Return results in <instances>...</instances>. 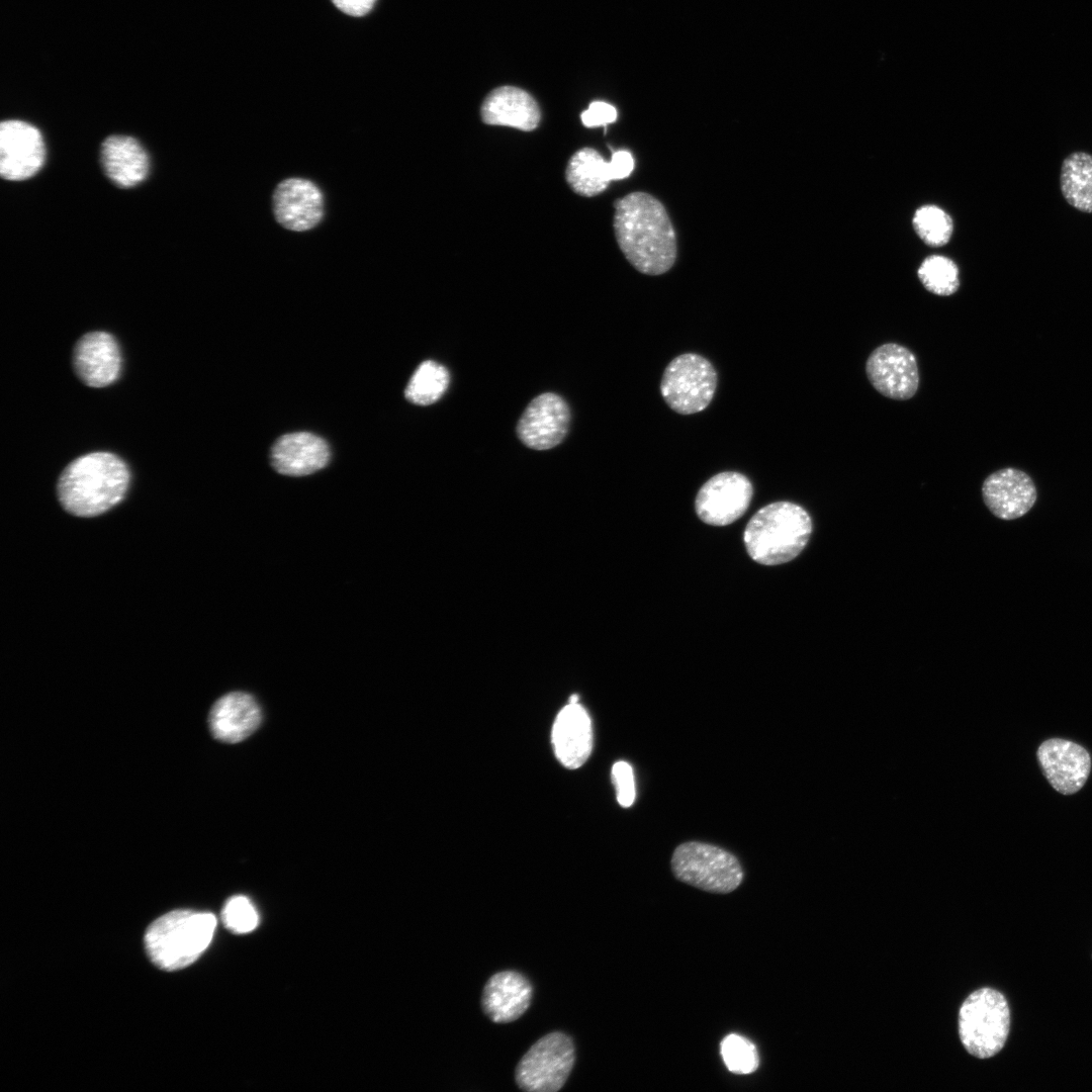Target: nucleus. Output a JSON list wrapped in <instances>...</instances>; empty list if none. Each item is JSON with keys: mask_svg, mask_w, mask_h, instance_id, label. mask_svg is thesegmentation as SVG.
<instances>
[{"mask_svg": "<svg viewBox=\"0 0 1092 1092\" xmlns=\"http://www.w3.org/2000/svg\"><path fill=\"white\" fill-rule=\"evenodd\" d=\"M614 230L629 263L646 275L667 272L676 259L675 233L662 203L646 192H633L614 202Z\"/></svg>", "mask_w": 1092, "mask_h": 1092, "instance_id": "f257e3e1", "label": "nucleus"}, {"mask_svg": "<svg viewBox=\"0 0 1092 1092\" xmlns=\"http://www.w3.org/2000/svg\"><path fill=\"white\" fill-rule=\"evenodd\" d=\"M129 480V469L120 457L110 452H92L66 466L58 480V497L71 515L94 517L124 497Z\"/></svg>", "mask_w": 1092, "mask_h": 1092, "instance_id": "f03ea898", "label": "nucleus"}, {"mask_svg": "<svg viewBox=\"0 0 1092 1092\" xmlns=\"http://www.w3.org/2000/svg\"><path fill=\"white\" fill-rule=\"evenodd\" d=\"M812 521L801 506L775 502L758 510L743 534L749 556L763 565H778L796 558L806 547Z\"/></svg>", "mask_w": 1092, "mask_h": 1092, "instance_id": "7ed1b4c3", "label": "nucleus"}, {"mask_svg": "<svg viewBox=\"0 0 1092 1092\" xmlns=\"http://www.w3.org/2000/svg\"><path fill=\"white\" fill-rule=\"evenodd\" d=\"M216 927L212 913L175 910L155 920L147 929L145 945L160 969L175 971L194 963L209 945Z\"/></svg>", "mask_w": 1092, "mask_h": 1092, "instance_id": "20e7f679", "label": "nucleus"}, {"mask_svg": "<svg viewBox=\"0 0 1092 1092\" xmlns=\"http://www.w3.org/2000/svg\"><path fill=\"white\" fill-rule=\"evenodd\" d=\"M1010 1029V1011L1005 997L991 988L972 993L959 1012V1034L967 1052L979 1059L998 1054Z\"/></svg>", "mask_w": 1092, "mask_h": 1092, "instance_id": "39448f33", "label": "nucleus"}, {"mask_svg": "<svg viewBox=\"0 0 1092 1092\" xmlns=\"http://www.w3.org/2000/svg\"><path fill=\"white\" fill-rule=\"evenodd\" d=\"M671 870L680 882L715 894L736 890L743 880L742 867L735 855L709 843L688 841L671 856Z\"/></svg>", "mask_w": 1092, "mask_h": 1092, "instance_id": "423d86ee", "label": "nucleus"}, {"mask_svg": "<svg viewBox=\"0 0 1092 1092\" xmlns=\"http://www.w3.org/2000/svg\"><path fill=\"white\" fill-rule=\"evenodd\" d=\"M718 383L713 364L704 356L685 353L665 367L660 393L666 404L679 415L704 411L712 401Z\"/></svg>", "mask_w": 1092, "mask_h": 1092, "instance_id": "0eeeda50", "label": "nucleus"}, {"mask_svg": "<svg viewBox=\"0 0 1092 1092\" xmlns=\"http://www.w3.org/2000/svg\"><path fill=\"white\" fill-rule=\"evenodd\" d=\"M575 1062L572 1038L553 1031L538 1039L517 1065L518 1086L528 1092H555L565 1084Z\"/></svg>", "mask_w": 1092, "mask_h": 1092, "instance_id": "6e6552de", "label": "nucleus"}, {"mask_svg": "<svg viewBox=\"0 0 1092 1092\" xmlns=\"http://www.w3.org/2000/svg\"><path fill=\"white\" fill-rule=\"evenodd\" d=\"M752 495V483L744 474L720 472L699 489L695 500L696 512L706 524L726 526L746 512Z\"/></svg>", "mask_w": 1092, "mask_h": 1092, "instance_id": "1a4fd4ad", "label": "nucleus"}, {"mask_svg": "<svg viewBox=\"0 0 1092 1092\" xmlns=\"http://www.w3.org/2000/svg\"><path fill=\"white\" fill-rule=\"evenodd\" d=\"M866 372L873 387L896 400L914 396L919 386V371L914 354L896 343H886L870 354Z\"/></svg>", "mask_w": 1092, "mask_h": 1092, "instance_id": "9d476101", "label": "nucleus"}, {"mask_svg": "<svg viewBox=\"0 0 1092 1092\" xmlns=\"http://www.w3.org/2000/svg\"><path fill=\"white\" fill-rule=\"evenodd\" d=\"M46 160L40 131L21 120H4L0 125V174L10 181L35 175Z\"/></svg>", "mask_w": 1092, "mask_h": 1092, "instance_id": "9b49d317", "label": "nucleus"}, {"mask_svg": "<svg viewBox=\"0 0 1092 1092\" xmlns=\"http://www.w3.org/2000/svg\"><path fill=\"white\" fill-rule=\"evenodd\" d=\"M570 421L565 400L552 392L536 396L526 407L517 426L519 439L527 447L548 450L562 442Z\"/></svg>", "mask_w": 1092, "mask_h": 1092, "instance_id": "f8f14e48", "label": "nucleus"}, {"mask_svg": "<svg viewBox=\"0 0 1092 1092\" xmlns=\"http://www.w3.org/2000/svg\"><path fill=\"white\" fill-rule=\"evenodd\" d=\"M986 507L1001 520H1015L1027 514L1037 498L1036 486L1025 471L1015 467L998 469L982 484Z\"/></svg>", "mask_w": 1092, "mask_h": 1092, "instance_id": "ddd939ff", "label": "nucleus"}, {"mask_svg": "<svg viewBox=\"0 0 1092 1092\" xmlns=\"http://www.w3.org/2000/svg\"><path fill=\"white\" fill-rule=\"evenodd\" d=\"M73 365L80 380L90 387H105L119 377L121 354L112 335L103 331L82 336L75 345Z\"/></svg>", "mask_w": 1092, "mask_h": 1092, "instance_id": "4468645a", "label": "nucleus"}, {"mask_svg": "<svg viewBox=\"0 0 1092 1092\" xmlns=\"http://www.w3.org/2000/svg\"><path fill=\"white\" fill-rule=\"evenodd\" d=\"M272 206L276 220L294 232L312 229L324 213L320 189L301 178H289L279 183L273 194Z\"/></svg>", "mask_w": 1092, "mask_h": 1092, "instance_id": "2eb2a0df", "label": "nucleus"}, {"mask_svg": "<svg viewBox=\"0 0 1092 1092\" xmlns=\"http://www.w3.org/2000/svg\"><path fill=\"white\" fill-rule=\"evenodd\" d=\"M1037 757L1043 774L1060 793L1069 795L1085 784L1091 767L1090 755L1082 746L1059 738L1040 744Z\"/></svg>", "mask_w": 1092, "mask_h": 1092, "instance_id": "dca6fc26", "label": "nucleus"}, {"mask_svg": "<svg viewBox=\"0 0 1092 1092\" xmlns=\"http://www.w3.org/2000/svg\"><path fill=\"white\" fill-rule=\"evenodd\" d=\"M533 996L530 981L517 971H502L492 975L484 985L481 1007L495 1023H509L520 1018L529 1008Z\"/></svg>", "mask_w": 1092, "mask_h": 1092, "instance_id": "f3484780", "label": "nucleus"}, {"mask_svg": "<svg viewBox=\"0 0 1092 1092\" xmlns=\"http://www.w3.org/2000/svg\"><path fill=\"white\" fill-rule=\"evenodd\" d=\"M329 461L328 443L308 432L283 435L271 449V464L277 472L284 475H308L324 468Z\"/></svg>", "mask_w": 1092, "mask_h": 1092, "instance_id": "a211bd4d", "label": "nucleus"}, {"mask_svg": "<svg viewBox=\"0 0 1092 1092\" xmlns=\"http://www.w3.org/2000/svg\"><path fill=\"white\" fill-rule=\"evenodd\" d=\"M552 744L559 762L567 768L581 766L593 748L592 720L577 703H569L556 716Z\"/></svg>", "mask_w": 1092, "mask_h": 1092, "instance_id": "6ab92c4d", "label": "nucleus"}, {"mask_svg": "<svg viewBox=\"0 0 1092 1092\" xmlns=\"http://www.w3.org/2000/svg\"><path fill=\"white\" fill-rule=\"evenodd\" d=\"M261 719L260 707L251 695L233 692L213 704L209 713V727L217 740L237 743L250 736Z\"/></svg>", "mask_w": 1092, "mask_h": 1092, "instance_id": "aec40b11", "label": "nucleus"}, {"mask_svg": "<svg viewBox=\"0 0 1092 1092\" xmlns=\"http://www.w3.org/2000/svg\"><path fill=\"white\" fill-rule=\"evenodd\" d=\"M480 114L486 124L526 131L535 129L541 119L540 108L534 97L515 86H500L491 90L481 104Z\"/></svg>", "mask_w": 1092, "mask_h": 1092, "instance_id": "412c9836", "label": "nucleus"}, {"mask_svg": "<svg viewBox=\"0 0 1092 1092\" xmlns=\"http://www.w3.org/2000/svg\"><path fill=\"white\" fill-rule=\"evenodd\" d=\"M101 163L107 177L119 187H132L144 181L149 172L147 152L133 138L114 134L101 146Z\"/></svg>", "mask_w": 1092, "mask_h": 1092, "instance_id": "4be33fe9", "label": "nucleus"}, {"mask_svg": "<svg viewBox=\"0 0 1092 1092\" xmlns=\"http://www.w3.org/2000/svg\"><path fill=\"white\" fill-rule=\"evenodd\" d=\"M1060 188L1064 199L1072 207L1092 213V155L1074 152L1061 166Z\"/></svg>", "mask_w": 1092, "mask_h": 1092, "instance_id": "5701e85b", "label": "nucleus"}, {"mask_svg": "<svg viewBox=\"0 0 1092 1092\" xmlns=\"http://www.w3.org/2000/svg\"><path fill=\"white\" fill-rule=\"evenodd\" d=\"M566 180L577 194L594 196L606 190L613 179L609 162L595 149L583 148L570 158Z\"/></svg>", "mask_w": 1092, "mask_h": 1092, "instance_id": "b1692460", "label": "nucleus"}, {"mask_svg": "<svg viewBox=\"0 0 1092 1092\" xmlns=\"http://www.w3.org/2000/svg\"><path fill=\"white\" fill-rule=\"evenodd\" d=\"M450 382L448 369L442 364L427 360L422 362L411 377L405 398L418 405H429L439 400Z\"/></svg>", "mask_w": 1092, "mask_h": 1092, "instance_id": "393cba45", "label": "nucleus"}, {"mask_svg": "<svg viewBox=\"0 0 1092 1092\" xmlns=\"http://www.w3.org/2000/svg\"><path fill=\"white\" fill-rule=\"evenodd\" d=\"M917 276L926 290L939 296H949L960 287L959 268L944 256L927 257L918 268Z\"/></svg>", "mask_w": 1092, "mask_h": 1092, "instance_id": "a878e982", "label": "nucleus"}, {"mask_svg": "<svg viewBox=\"0 0 1092 1092\" xmlns=\"http://www.w3.org/2000/svg\"><path fill=\"white\" fill-rule=\"evenodd\" d=\"M913 228L918 237L928 246L945 245L953 231L951 217L936 205H923L913 216Z\"/></svg>", "mask_w": 1092, "mask_h": 1092, "instance_id": "bb28decb", "label": "nucleus"}, {"mask_svg": "<svg viewBox=\"0 0 1092 1092\" xmlns=\"http://www.w3.org/2000/svg\"><path fill=\"white\" fill-rule=\"evenodd\" d=\"M722 1059L727 1069L737 1075L751 1074L759 1066V1056L755 1045L739 1034H729L720 1045Z\"/></svg>", "mask_w": 1092, "mask_h": 1092, "instance_id": "cd10ccee", "label": "nucleus"}, {"mask_svg": "<svg viewBox=\"0 0 1092 1092\" xmlns=\"http://www.w3.org/2000/svg\"><path fill=\"white\" fill-rule=\"evenodd\" d=\"M224 926L235 933H247L254 930L259 921L258 912L245 896L230 898L221 912Z\"/></svg>", "mask_w": 1092, "mask_h": 1092, "instance_id": "c85d7f7f", "label": "nucleus"}, {"mask_svg": "<svg viewBox=\"0 0 1092 1092\" xmlns=\"http://www.w3.org/2000/svg\"><path fill=\"white\" fill-rule=\"evenodd\" d=\"M612 781L618 803L624 808L632 806L636 797L632 766L624 760L615 762L612 768Z\"/></svg>", "mask_w": 1092, "mask_h": 1092, "instance_id": "c756f323", "label": "nucleus"}, {"mask_svg": "<svg viewBox=\"0 0 1092 1092\" xmlns=\"http://www.w3.org/2000/svg\"><path fill=\"white\" fill-rule=\"evenodd\" d=\"M581 121L586 127H595L612 123L617 118V109L604 101H594L581 115Z\"/></svg>", "mask_w": 1092, "mask_h": 1092, "instance_id": "7c9ffc66", "label": "nucleus"}, {"mask_svg": "<svg viewBox=\"0 0 1092 1092\" xmlns=\"http://www.w3.org/2000/svg\"><path fill=\"white\" fill-rule=\"evenodd\" d=\"M609 164L613 180H620L628 177L634 168L633 157L627 151H617L613 153Z\"/></svg>", "mask_w": 1092, "mask_h": 1092, "instance_id": "2f4dec72", "label": "nucleus"}, {"mask_svg": "<svg viewBox=\"0 0 1092 1092\" xmlns=\"http://www.w3.org/2000/svg\"><path fill=\"white\" fill-rule=\"evenodd\" d=\"M333 3L344 13L352 16H362L370 11L375 0H332Z\"/></svg>", "mask_w": 1092, "mask_h": 1092, "instance_id": "473e14b6", "label": "nucleus"}]
</instances>
